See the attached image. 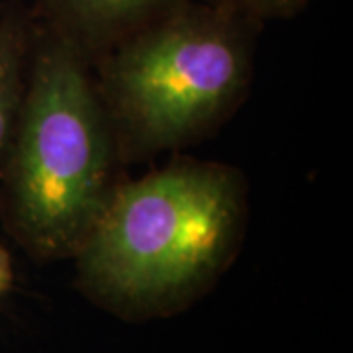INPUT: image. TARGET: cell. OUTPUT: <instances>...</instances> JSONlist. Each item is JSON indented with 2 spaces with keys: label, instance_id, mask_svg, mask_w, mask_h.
<instances>
[{
  "label": "cell",
  "instance_id": "277c9868",
  "mask_svg": "<svg viewBox=\"0 0 353 353\" xmlns=\"http://www.w3.org/2000/svg\"><path fill=\"white\" fill-rule=\"evenodd\" d=\"M183 2L187 0H34L32 14L94 61Z\"/></svg>",
  "mask_w": 353,
  "mask_h": 353
},
{
  "label": "cell",
  "instance_id": "7a4b0ae2",
  "mask_svg": "<svg viewBox=\"0 0 353 353\" xmlns=\"http://www.w3.org/2000/svg\"><path fill=\"white\" fill-rule=\"evenodd\" d=\"M124 165L92 61L36 20L24 102L0 173L4 230L36 259H73L124 181Z\"/></svg>",
  "mask_w": 353,
  "mask_h": 353
},
{
  "label": "cell",
  "instance_id": "3957f363",
  "mask_svg": "<svg viewBox=\"0 0 353 353\" xmlns=\"http://www.w3.org/2000/svg\"><path fill=\"white\" fill-rule=\"evenodd\" d=\"M257 30L228 8L187 0L92 61L124 163L190 148L238 112Z\"/></svg>",
  "mask_w": 353,
  "mask_h": 353
},
{
  "label": "cell",
  "instance_id": "8992f818",
  "mask_svg": "<svg viewBox=\"0 0 353 353\" xmlns=\"http://www.w3.org/2000/svg\"><path fill=\"white\" fill-rule=\"evenodd\" d=\"M206 2L228 8L259 26L269 20L294 18L310 4V0H206Z\"/></svg>",
  "mask_w": 353,
  "mask_h": 353
},
{
  "label": "cell",
  "instance_id": "6da1fadb",
  "mask_svg": "<svg viewBox=\"0 0 353 353\" xmlns=\"http://www.w3.org/2000/svg\"><path fill=\"white\" fill-rule=\"evenodd\" d=\"M248 218L250 189L238 167L176 155L118 185L73 257L77 285L124 320L173 316L236 261Z\"/></svg>",
  "mask_w": 353,
  "mask_h": 353
},
{
  "label": "cell",
  "instance_id": "52a82bcc",
  "mask_svg": "<svg viewBox=\"0 0 353 353\" xmlns=\"http://www.w3.org/2000/svg\"><path fill=\"white\" fill-rule=\"evenodd\" d=\"M14 281V263L10 252L0 245V299L10 290Z\"/></svg>",
  "mask_w": 353,
  "mask_h": 353
},
{
  "label": "cell",
  "instance_id": "5b68a950",
  "mask_svg": "<svg viewBox=\"0 0 353 353\" xmlns=\"http://www.w3.org/2000/svg\"><path fill=\"white\" fill-rule=\"evenodd\" d=\"M36 18L24 6H8L0 18V173L12 145L24 102Z\"/></svg>",
  "mask_w": 353,
  "mask_h": 353
}]
</instances>
